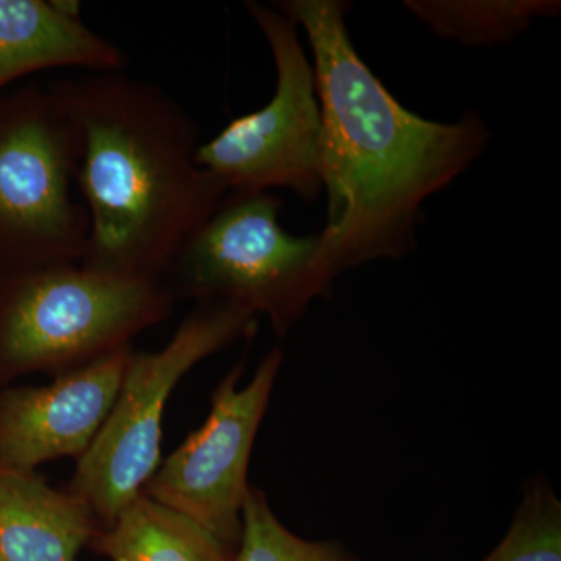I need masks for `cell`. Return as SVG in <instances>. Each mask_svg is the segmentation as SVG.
I'll list each match as a JSON object with an SVG mask.
<instances>
[{"label":"cell","mask_w":561,"mask_h":561,"mask_svg":"<svg viewBox=\"0 0 561 561\" xmlns=\"http://www.w3.org/2000/svg\"><path fill=\"white\" fill-rule=\"evenodd\" d=\"M275 9L305 28L321 110V179L328 221L321 234L335 275L415 247L423 203L485 150L491 133L467 113L443 124L405 110L351 43L339 0H289Z\"/></svg>","instance_id":"6da1fadb"},{"label":"cell","mask_w":561,"mask_h":561,"mask_svg":"<svg viewBox=\"0 0 561 561\" xmlns=\"http://www.w3.org/2000/svg\"><path fill=\"white\" fill-rule=\"evenodd\" d=\"M49 84L80 131L77 187L90 216L80 264L161 283L228 194L197 162V125L160 88L121 72Z\"/></svg>","instance_id":"7a4b0ae2"},{"label":"cell","mask_w":561,"mask_h":561,"mask_svg":"<svg viewBox=\"0 0 561 561\" xmlns=\"http://www.w3.org/2000/svg\"><path fill=\"white\" fill-rule=\"evenodd\" d=\"M280 208L272 192H228L173 257L162 286L175 300L265 316L284 337L312 301L330 297L337 275L321 231L290 234Z\"/></svg>","instance_id":"3957f363"},{"label":"cell","mask_w":561,"mask_h":561,"mask_svg":"<svg viewBox=\"0 0 561 561\" xmlns=\"http://www.w3.org/2000/svg\"><path fill=\"white\" fill-rule=\"evenodd\" d=\"M173 301L162 283L80 262L0 268V383L87 367L168 320Z\"/></svg>","instance_id":"277c9868"},{"label":"cell","mask_w":561,"mask_h":561,"mask_svg":"<svg viewBox=\"0 0 561 561\" xmlns=\"http://www.w3.org/2000/svg\"><path fill=\"white\" fill-rule=\"evenodd\" d=\"M80 131L50 84L0 99V268L77 264L90 216L73 198Z\"/></svg>","instance_id":"5b68a950"},{"label":"cell","mask_w":561,"mask_h":561,"mask_svg":"<svg viewBox=\"0 0 561 561\" xmlns=\"http://www.w3.org/2000/svg\"><path fill=\"white\" fill-rule=\"evenodd\" d=\"M260 317L227 305H197L154 353L133 351L113 408L66 486L101 530L135 500L161 459L162 416L181 378L202 360L256 334Z\"/></svg>","instance_id":"8992f818"},{"label":"cell","mask_w":561,"mask_h":561,"mask_svg":"<svg viewBox=\"0 0 561 561\" xmlns=\"http://www.w3.org/2000/svg\"><path fill=\"white\" fill-rule=\"evenodd\" d=\"M272 50L276 88L261 110L231 121L197 150V162L228 192L289 190L305 202L323 192L321 110L316 73L298 25L275 7L247 2Z\"/></svg>","instance_id":"52a82bcc"},{"label":"cell","mask_w":561,"mask_h":561,"mask_svg":"<svg viewBox=\"0 0 561 561\" xmlns=\"http://www.w3.org/2000/svg\"><path fill=\"white\" fill-rule=\"evenodd\" d=\"M283 353L265 354L253 379L239 389L245 364L232 367L217 386L208 419L171 454L140 493L201 524L236 553L249 494V465L267 412Z\"/></svg>","instance_id":"ba28073f"},{"label":"cell","mask_w":561,"mask_h":561,"mask_svg":"<svg viewBox=\"0 0 561 561\" xmlns=\"http://www.w3.org/2000/svg\"><path fill=\"white\" fill-rule=\"evenodd\" d=\"M131 354L125 346L49 386L0 391V467L36 471L62 457L79 460L113 408Z\"/></svg>","instance_id":"9c48e42d"},{"label":"cell","mask_w":561,"mask_h":561,"mask_svg":"<svg viewBox=\"0 0 561 561\" xmlns=\"http://www.w3.org/2000/svg\"><path fill=\"white\" fill-rule=\"evenodd\" d=\"M124 51L54 0H0V90L43 70L119 72Z\"/></svg>","instance_id":"30bf717a"},{"label":"cell","mask_w":561,"mask_h":561,"mask_svg":"<svg viewBox=\"0 0 561 561\" xmlns=\"http://www.w3.org/2000/svg\"><path fill=\"white\" fill-rule=\"evenodd\" d=\"M101 530L90 508L36 471L0 467V553L7 561H76Z\"/></svg>","instance_id":"8fae6325"},{"label":"cell","mask_w":561,"mask_h":561,"mask_svg":"<svg viewBox=\"0 0 561 561\" xmlns=\"http://www.w3.org/2000/svg\"><path fill=\"white\" fill-rule=\"evenodd\" d=\"M92 551L111 561H232L201 524L139 493L92 538Z\"/></svg>","instance_id":"7c38bea8"},{"label":"cell","mask_w":561,"mask_h":561,"mask_svg":"<svg viewBox=\"0 0 561 561\" xmlns=\"http://www.w3.org/2000/svg\"><path fill=\"white\" fill-rule=\"evenodd\" d=\"M404 5L432 32L471 47L511 43L537 18L560 11L553 0H409Z\"/></svg>","instance_id":"4fadbf2b"},{"label":"cell","mask_w":561,"mask_h":561,"mask_svg":"<svg viewBox=\"0 0 561 561\" xmlns=\"http://www.w3.org/2000/svg\"><path fill=\"white\" fill-rule=\"evenodd\" d=\"M232 561H360L339 541L298 537L276 518L264 491L250 486L242 511V535Z\"/></svg>","instance_id":"5bb4252c"},{"label":"cell","mask_w":561,"mask_h":561,"mask_svg":"<svg viewBox=\"0 0 561 561\" xmlns=\"http://www.w3.org/2000/svg\"><path fill=\"white\" fill-rule=\"evenodd\" d=\"M482 561H561V504L542 476L527 483L507 534Z\"/></svg>","instance_id":"9a60e30c"},{"label":"cell","mask_w":561,"mask_h":561,"mask_svg":"<svg viewBox=\"0 0 561 561\" xmlns=\"http://www.w3.org/2000/svg\"><path fill=\"white\" fill-rule=\"evenodd\" d=\"M0 561H7L5 559H3L2 553H0Z\"/></svg>","instance_id":"2e32d148"}]
</instances>
